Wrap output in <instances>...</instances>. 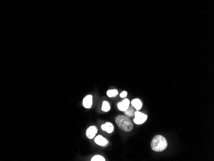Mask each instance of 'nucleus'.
I'll list each match as a JSON object with an SVG mask.
<instances>
[{
	"mask_svg": "<svg viewBox=\"0 0 214 161\" xmlns=\"http://www.w3.org/2000/svg\"><path fill=\"white\" fill-rule=\"evenodd\" d=\"M127 94H128V93H127L126 91H123V92H122L121 93V94H120V97L124 98H125V97H126Z\"/></svg>",
	"mask_w": 214,
	"mask_h": 161,
	"instance_id": "nucleus-14",
	"label": "nucleus"
},
{
	"mask_svg": "<svg viewBox=\"0 0 214 161\" xmlns=\"http://www.w3.org/2000/svg\"><path fill=\"white\" fill-rule=\"evenodd\" d=\"M91 160L92 161H105V159L103 156H101V155H95L94 157H93L92 158Z\"/></svg>",
	"mask_w": 214,
	"mask_h": 161,
	"instance_id": "nucleus-13",
	"label": "nucleus"
},
{
	"mask_svg": "<svg viewBox=\"0 0 214 161\" xmlns=\"http://www.w3.org/2000/svg\"><path fill=\"white\" fill-rule=\"evenodd\" d=\"M135 119H133V122L137 124H143L148 119V116L145 114L140 112L139 111H136L134 113Z\"/></svg>",
	"mask_w": 214,
	"mask_h": 161,
	"instance_id": "nucleus-3",
	"label": "nucleus"
},
{
	"mask_svg": "<svg viewBox=\"0 0 214 161\" xmlns=\"http://www.w3.org/2000/svg\"><path fill=\"white\" fill-rule=\"evenodd\" d=\"M116 123L117 126L125 132H130L133 128V124L128 117L119 115L116 118Z\"/></svg>",
	"mask_w": 214,
	"mask_h": 161,
	"instance_id": "nucleus-2",
	"label": "nucleus"
},
{
	"mask_svg": "<svg viewBox=\"0 0 214 161\" xmlns=\"http://www.w3.org/2000/svg\"><path fill=\"white\" fill-rule=\"evenodd\" d=\"M134 113H135V111H134V108H133V106H132V107L129 106L126 110L124 111L125 115H126L127 117H129V118L133 117L134 115Z\"/></svg>",
	"mask_w": 214,
	"mask_h": 161,
	"instance_id": "nucleus-10",
	"label": "nucleus"
},
{
	"mask_svg": "<svg viewBox=\"0 0 214 161\" xmlns=\"http://www.w3.org/2000/svg\"><path fill=\"white\" fill-rule=\"evenodd\" d=\"M129 103L130 101L128 99H124L121 101L119 102L117 104V107L119 108V110L124 112L129 106Z\"/></svg>",
	"mask_w": 214,
	"mask_h": 161,
	"instance_id": "nucleus-5",
	"label": "nucleus"
},
{
	"mask_svg": "<svg viewBox=\"0 0 214 161\" xmlns=\"http://www.w3.org/2000/svg\"><path fill=\"white\" fill-rule=\"evenodd\" d=\"M151 147L155 152H163L168 147V141L164 137L158 135L153 139L151 143Z\"/></svg>",
	"mask_w": 214,
	"mask_h": 161,
	"instance_id": "nucleus-1",
	"label": "nucleus"
},
{
	"mask_svg": "<svg viewBox=\"0 0 214 161\" xmlns=\"http://www.w3.org/2000/svg\"><path fill=\"white\" fill-rule=\"evenodd\" d=\"M97 128L95 126H91L88 128L86 131V136L88 138L93 139L95 137L96 134L97 132Z\"/></svg>",
	"mask_w": 214,
	"mask_h": 161,
	"instance_id": "nucleus-6",
	"label": "nucleus"
},
{
	"mask_svg": "<svg viewBox=\"0 0 214 161\" xmlns=\"http://www.w3.org/2000/svg\"><path fill=\"white\" fill-rule=\"evenodd\" d=\"M95 143L101 147H107L108 144V141L101 136H97L94 139Z\"/></svg>",
	"mask_w": 214,
	"mask_h": 161,
	"instance_id": "nucleus-7",
	"label": "nucleus"
},
{
	"mask_svg": "<svg viewBox=\"0 0 214 161\" xmlns=\"http://www.w3.org/2000/svg\"><path fill=\"white\" fill-rule=\"evenodd\" d=\"M107 95L108 97H115L118 95V91L116 89H112L109 90L107 92Z\"/></svg>",
	"mask_w": 214,
	"mask_h": 161,
	"instance_id": "nucleus-12",
	"label": "nucleus"
},
{
	"mask_svg": "<svg viewBox=\"0 0 214 161\" xmlns=\"http://www.w3.org/2000/svg\"><path fill=\"white\" fill-rule=\"evenodd\" d=\"M93 103V97L92 95H87L83 100V105L86 108H90L92 107Z\"/></svg>",
	"mask_w": 214,
	"mask_h": 161,
	"instance_id": "nucleus-4",
	"label": "nucleus"
},
{
	"mask_svg": "<svg viewBox=\"0 0 214 161\" xmlns=\"http://www.w3.org/2000/svg\"><path fill=\"white\" fill-rule=\"evenodd\" d=\"M101 129L103 130V131H105L107 133L110 134L112 133L113 130H114V127L113 125V124L111 123H106L105 124H103L101 125Z\"/></svg>",
	"mask_w": 214,
	"mask_h": 161,
	"instance_id": "nucleus-8",
	"label": "nucleus"
},
{
	"mask_svg": "<svg viewBox=\"0 0 214 161\" xmlns=\"http://www.w3.org/2000/svg\"><path fill=\"white\" fill-rule=\"evenodd\" d=\"M132 105L135 108H136L137 111H139L142 108V103L139 99H138V98H135V99L132 100Z\"/></svg>",
	"mask_w": 214,
	"mask_h": 161,
	"instance_id": "nucleus-9",
	"label": "nucleus"
},
{
	"mask_svg": "<svg viewBox=\"0 0 214 161\" xmlns=\"http://www.w3.org/2000/svg\"><path fill=\"white\" fill-rule=\"evenodd\" d=\"M101 109L104 112H108L110 110V105L109 103L106 101H104L103 102Z\"/></svg>",
	"mask_w": 214,
	"mask_h": 161,
	"instance_id": "nucleus-11",
	"label": "nucleus"
}]
</instances>
